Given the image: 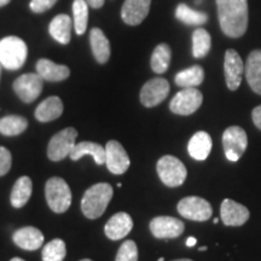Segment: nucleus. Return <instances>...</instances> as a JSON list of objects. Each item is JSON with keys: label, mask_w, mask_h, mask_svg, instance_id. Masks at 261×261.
<instances>
[{"label": "nucleus", "mask_w": 261, "mask_h": 261, "mask_svg": "<svg viewBox=\"0 0 261 261\" xmlns=\"http://www.w3.org/2000/svg\"><path fill=\"white\" fill-rule=\"evenodd\" d=\"M221 31L228 38H241L248 28V0H217Z\"/></svg>", "instance_id": "nucleus-1"}, {"label": "nucleus", "mask_w": 261, "mask_h": 261, "mask_svg": "<svg viewBox=\"0 0 261 261\" xmlns=\"http://www.w3.org/2000/svg\"><path fill=\"white\" fill-rule=\"evenodd\" d=\"M114 195L113 187L108 182H98L87 189L81 200V211L89 219H97L106 212Z\"/></svg>", "instance_id": "nucleus-2"}, {"label": "nucleus", "mask_w": 261, "mask_h": 261, "mask_svg": "<svg viewBox=\"0 0 261 261\" xmlns=\"http://www.w3.org/2000/svg\"><path fill=\"white\" fill-rule=\"evenodd\" d=\"M27 44L18 37H6L0 40V64L9 70H17L25 63Z\"/></svg>", "instance_id": "nucleus-3"}, {"label": "nucleus", "mask_w": 261, "mask_h": 261, "mask_svg": "<svg viewBox=\"0 0 261 261\" xmlns=\"http://www.w3.org/2000/svg\"><path fill=\"white\" fill-rule=\"evenodd\" d=\"M45 196L48 207L55 213H64L69 210L71 204V191L69 185L64 179L52 177L45 185Z\"/></svg>", "instance_id": "nucleus-4"}, {"label": "nucleus", "mask_w": 261, "mask_h": 261, "mask_svg": "<svg viewBox=\"0 0 261 261\" xmlns=\"http://www.w3.org/2000/svg\"><path fill=\"white\" fill-rule=\"evenodd\" d=\"M161 181L169 188H177L184 184L188 171L180 160L172 155L162 156L156 165Z\"/></svg>", "instance_id": "nucleus-5"}, {"label": "nucleus", "mask_w": 261, "mask_h": 261, "mask_svg": "<svg viewBox=\"0 0 261 261\" xmlns=\"http://www.w3.org/2000/svg\"><path fill=\"white\" fill-rule=\"evenodd\" d=\"M77 137V130L74 127L60 130L52 137L47 146V156L51 161L58 162L69 158L70 152L75 146V140Z\"/></svg>", "instance_id": "nucleus-6"}, {"label": "nucleus", "mask_w": 261, "mask_h": 261, "mask_svg": "<svg viewBox=\"0 0 261 261\" xmlns=\"http://www.w3.org/2000/svg\"><path fill=\"white\" fill-rule=\"evenodd\" d=\"M223 146L225 156L228 161H238L242 158L248 146L246 130L238 126L227 127L223 135Z\"/></svg>", "instance_id": "nucleus-7"}, {"label": "nucleus", "mask_w": 261, "mask_h": 261, "mask_svg": "<svg viewBox=\"0 0 261 261\" xmlns=\"http://www.w3.org/2000/svg\"><path fill=\"white\" fill-rule=\"evenodd\" d=\"M203 102V96L196 87L184 89L175 94L169 103V109L177 115H191L200 109Z\"/></svg>", "instance_id": "nucleus-8"}, {"label": "nucleus", "mask_w": 261, "mask_h": 261, "mask_svg": "<svg viewBox=\"0 0 261 261\" xmlns=\"http://www.w3.org/2000/svg\"><path fill=\"white\" fill-rule=\"evenodd\" d=\"M179 214L194 221H207L213 214V208L210 202L197 196H189L178 203Z\"/></svg>", "instance_id": "nucleus-9"}, {"label": "nucleus", "mask_w": 261, "mask_h": 261, "mask_svg": "<svg viewBox=\"0 0 261 261\" xmlns=\"http://www.w3.org/2000/svg\"><path fill=\"white\" fill-rule=\"evenodd\" d=\"M44 87V79L38 73H28L18 76L14 83V91L24 103L34 102L40 96Z\"/></svg>", "instance_id": "nucleus-10"}, {"label": "nucleus", "mask_w": 261, "mask_h": 261, "mask_svg": "<svg viewBox=\"0 0 261 261\" xmlns=\"http://www.w3.org/2000/svg\"><path fill=\"white\" fill-rule=\"evenodd\" d=\"M169 93V84L163 77H155L145 83L140 91V102L146 108L159 106Z\"/></svg>", "instance_id": "nucleus-11"}, {"label": "nucleus", "mask_w": 261, "mask_h": 261, "mask_svg": "<svg viewBox=\"0 0 261 261\" xmlns=\"http://www.w3.org/2000/svg\"><path fill=\"white\" fill-rule=\"evenodd\" d=\"M106 165L113 174L121 175L129 168L128 154L117 140H109L106 145Z\"/></svg>", "instance_id": "nucleus-12"}, {"label": "nucleus", "mask_w": 261, "mask_h": 261, "mask_svg": "<svg viewBox=\"0 0 261 261\" xmlns=\"http://www.w3.org/2000/svg\"><path fill=\"white\" fill-rule=\"evenodd\" d=\"M244 71L243 61L237 51L227 50L225 52V61H224V73L225 80L228 90L236 91L240 87L241 81H242V74Z\"/></svg>", "instance_id": "nucleus-13"}, {"label": "nucleus", "mask_w": 261, "mask_h": 261, "mask_svg": "<svg viewBox=\"0 0 261 261\" xmlns=\"http://www.w3.org/2000/svg\"><path fill=\"white\" fill-rule=\"evenodd\" d=\"M184 228V223L173 217H156L150 223V231L156 238H177Z\"/></svg>", "instance_id": "nucleus-14"}, {"label": "nucleus", "mask_w": 261, "mask_h": 261, "mask_svg": "<svg viewBox=\"0 0 261 261\" xmlns=\"http://www.w3.org/2000/svg\"><path fill=\"white\" fill-rule=\"evenodd\" d=\"M220 215L221 220L226 226H241L247 223L250 213L243 204L226 198L220 205Z\"/></svg>", "instance_id": "nucleus-15"}, {"label": "nucleus", "mask_w": 261, "mask_h": 261, "mask_svg": "<svg viewBox=\"0 0 261 261\" xmlns=\"http://www.w3.org/2000/svg\"><path fill=\"white\" fill-rule=\"evenodd\" d=\"M151 0H125L121 8V18L126 24L138 25L149 15Z\"/></svg>", "instance_id": "nucleus-16"}, {"label": "nucleus", "mask_w": 261, "mask_h": 261, "mask_svg": "<svg viewBox=\"0 0 261 261\" xmlns=\"http://www.w3.org/2000/svg\"><path fill=\"white\" fill-rule=\"evenodd\" d=\"M133 228V220L125 212L113 215L104 227V232L109 240L119 241L125 238Z\"/></svg>", "instance_id": "nucleus-17"}, {"label": "nucleus", "mask_w": 261, "mask_h": 261, "mask_svg": "<svg viewBox=\"0 0 261 261\" xmlns=\"http://www.w3.org/2000/svg\"><path fill=\"white\" fill-rule=\"evenodd\" d=\"M15 244L24 250H37L44 244V234L39 228L25 226L18 228L12 236Z\"/></svg>", "instance_id": "nucleus-18"}, {"label": "nucleus", "mask_w": 261, "mask_h": 261, "mask_svg": "<svg viewBox=\"0 0 261 261\" xmlns=\"http://www.w3.org/2000/svg\"><path fill=\"white\" fill-rule=\"evenodd\" d=\"M37 73L44 80L57 83L67 79L70 75V70L67 65L57 64L46 58H41L37 63Z\"/></svg>", "instance_id": "nucleus-19"}, {"label": "nucleus", "mask_w": 261, "mask_h": 261, "mask_svg": "<svg viewBox=\"0 0 261 261\" xmlns=\"http://www.w3.org/2000/svg\"><path fill=\"white\" fill-rule=\"evenodd\" d=\"M63 113V103L61 98L51 96L39 104L35 109V119L40 122H50L58 119Z\"/></svg>", "instance_id": "nucleus-20"}, {"label": "nucleus", "mask_w": 261, "mask_h": 261, "mask_svg": "<svg viewBox=\"0 0 261 261\" xmlns=\"http://www.w3.org/2000/svg\"><path fill=\"white\" fill-rule=\"evenodd\" d=\"M212 145H213V143H212L211 136L204 130H200V132L195 133L189 142V154L197 161H203L210 156Z\"/></svg>", "instance_id": "nucleus-21"}, {"label": "nucleus", "mask_w": 261, "mask_h": 261, "mask_svg": "<svg viewBox=\"0 0 261 261\" xmlns=\"http://www.w3.org/2000/svg\"><path fill=\"white\" fill-rule=\"evenodd\" d=\"M244 70L250 89L261 96V50L250 52Z\"/></svg>", "instance_id": "nucleus-22"}, {"label": "nucleus", "mask_w": 261, "mask_h": 261, "mask_svg": "<svg viewBox=\"0 0 261 261\" xmlns=\"http://www.w3.org/2000/svg\"><path fill=\"white\" fill-rule=\"evenodd\" d=\"M86 155L92 156L98 166L106 163V148L94 142H81L79 144H75L69 158L73 161H77Z\"/></svg>", "instance_id": "nucleus-23"}, {"label": "nucleus", "mask_w": 261, "mask_h": 261, "mask_svg": "<svg viewBox=\"0 0 261 261\" xmlns=\"http://www.w3.org/2000/svg\"><path fill=\"white\" fill-rule=\"evenodd\" d=\"M90 44L92 54L98 63L104 64L110 58V42L102 29L93 28L90 33Z\"/></svg>", "instance_id": "nucleus-24"}, {"label": "nucleus", "mask_w": 261, "mask_h": 261, "mask_svg": "<svg viewBox=\"0 0 261 261\" xmlns=\"http://www.w3.org/2000/svg\"><path fill=\"white\" fill-rule=\"evenodd\" d=\"M71 25L73 21L68 15H58L51 21L48 32L51 37L60 44L67 45L71 38Z\"/></svg>", "instance_id": "nucleus-25"}, {"label": "nucleus", "mask_w": 261, "mask_h": 261, "mask_svg": "<svg viewBox=\"0 0 261 261\" xmlns=\"http://www.w3.org/2000/svg\"><path fill=\"white\" fill-rule=\"evenodd\" d=\"M33 191V182L32 179L23 175L16 180L14 188H12L11 195H10V201H11L12 207L21 208L25 205L29 201Z\"/></svg>", "instance_id": "nucleus-26"}, {"label": "nucleus", "mask_w": 261, "mask_h": 261, "mask_svg": "<svg viewBox=\"0 0 261 261\" xmlns=\"http://www.w3.org/2000/svg\"><path fill=\"white\" fill-rule=\"evenodd\" d=\"M175 84L182 89L189 87H197L203 83L204 70L201 65H192V67L184 69L175 75Z\"/></svg>", "instance_id": "nucleus-27"}, {"label": "nucleus", "mask_w": 261, "mask_h": 261, "mask_svg": "<svg viewBox=\"0 0 261 261\" xmlns=\"http://www.w3.org/2000/svg\"><path fill=\"white\" fill-rule=\"evenodd\" d=\"M28 127L27 119L19 115H9L0 119V133L6 137H15L23 133Z\"/></svg>", "instance_id": "nucleus-28"}, {"label": "nucleus", "mask_w": 261, "mask_h": 261, "mask_svg": "<svg viewBox=\"0 0 261 261\" xmlns=\"http://www.w3.org/2000/svg\"><path fill=\"white\" fill-rule=\"evenodd\" d=\"M172 60L171 47L167 44H160L155 47L151 56V69L156 74H163L168 70Z\"/></svg>", "instance_id": "nucleus-29"}, {"label": "nucleus", "mask_w": 261, "mask_h": 261, "mask_svg": "<svg viewBox=\"0 0 261 261\" xmlns=\"http://www.w3.org/2000/svg\"><path fill=\"white\" fill-rule=\"evenodd\" d=\"M212 47V38L205 29L198 28L192 34V55L195 58H203Z\"/></svg>", "instance_id": "nucleus-30"}, {"label": "nucleus", "mask_w": 261, "mask_h": 261, "mask_svg": "<svg viewBox=\"0 0 261 261\" xmlns=\"http://www.w3.org/2000/svg\"><path fill=\"white\" fill-rule=\"evenodd\" d=\"M175 17L189 25H201L208 21L207 14L189 8L187 4H179L175 10Z\"/></svg>", "instance_id": "nucleus-31"}, {"label": "nucleus", "mask_w": 261, "mask_h": 261, "mask_svg": "<svg viewBox=\"0 0 261 261\" xmlns=\"http://www.w3.org/2000/svg\"><path fill=\"white\" fill-rule=\"evenodd\" d=\"M74 28L77 35H83L89 23V4L86 0H74Z\"/></svg>", "instance_id": "nucleus-32"}, {"label": "nucleus", "mask_w": 261, "mask_h": 261, "mask_svg": "<svg viewBox=\"0 0 261 261\" xmlns=\"http://www.w3.org/2000/svg\"><path fill=\"white\" fill-rule=\"evenodd\" d=\"M67 255V248L64 241L55 238L45 244L42 249V261H63Z\"/></svg>", "instance_id": "nucleus-33"}, {"label": "nucleus", "mask_w": 261, "mask_h": 261, "mask_svg": "<svg viewBox=\"0 0 261 261\" xmlns=\"http://www.w3.org/2000/svg\"><path fill=\"white\" fill-rule=\"evenodd\" d=\"M115 261H138V248L133 241H125L119 248Z\"/></svg>", "instance_id": "nucleus-34"}, {"label": "nucleus", "mask_w": 261, "mask_h": 261, "mask_svg": "<svg viewBox=\"0 0 261 261\" xmlns=\"http://www.w3.org/2000/svg\"><path fill=\"white\" fill-rule=\"evenodd\" d=\"M12 156L11 152L4 146H0V177L8 174L11 168Z\"/></svg>", "instance_id": "nucleus-35"}, {"label": "nucleus", "mask_w": 261, "mask_h": 261, "mask_svg": "<svg viewBox=\"0 0 261 261\" xmlns=\"http://www.w3.org/2000/svg\"><path fill=\"white\" fill-rule=\"evenodd\" d=\"M57 2L58 0H32L29 6L35 14H42V12L50 10Z\"/></svg>", "instance_id": "nucleus-36"}, {"label": "nucleus", "mask_w": 261, "mask_h": 261, "mask_svg": "<svg viewBox=\"0 0 261 261\" xmlns=\"http://www.w3.org/2000/svg\"><path fill=\"white\" fill-rule=\"evenodd\" d=\"M252 117H253V122L257 128L261 130V106L254 108L253 113H252Z\"/></svg>", "instance_id": "nucleus-37"}, {"label": "nucleus", "mask_w": 261, "mask_h": 261, "mask_svg": "<svg viewBox=\"0 0 261 261\" xmlns=\"http://www.w3.org/2000/svg\"><path fill=\"white\" fill-rule=\"evenodd\" d=\"M86 2L91 8L100 9L104 5V2H106V0H86Z\"/></svg>", "instance_id": "nucleus-38"}, {"label": "nucleus", "mask_w": 261, "mask_h": 261, "mask_svg": "<svg viewBox=\"0 0 261 261\" xmlns=\"http://www.w3.org/2000/svg\"><path fill=\"white\" fill-rule=\"evenodd\" d=\"M196 243H197V240H196L195 237H189L187 240V246L188 247H194Z\"/></svg>", "instance_id": "nucleus-39"}, {"label": "nucleus", "mask_w": 261, "mask_h": 261, "mask_svg": "<svg viewBox=\"0 0 261 261\" xmlns=\"http://www.w3.org/2000/svg\"><path fill=\"white\" fill-rule=\"evenodd\" d=\"M10 2H11V0H0V8H3V6L8 5Z\"/></svg>", "instance_id": "nucleus-40"}, {"label": "nucleus", "mask_w": 261, "mask_h": 261, "mask_svg": "<svg viewBox=\"0 0 261 261\" xmlns=\"http://www.w3.org/2000/svg\"><path fill=\"white\" fill-rule=\"evenodd\" d=\"M10 261H24V260L21 259V257H14V259H11Z\"/></svg>", "instance_id": "nucleus-41"}, {"label": "nucleus", "mask_w": 261, "mask_h": 261, "mask_svg": "<svg viewBox=\"0 0 261 261\" xmlns=\"http://www.w3.org/2000/svg\"><path fill=\"white\" fill-rule=\"evenodd\" d=\"M173 261H192L190 259H178V260H173Z\"/></svg>", "instance_id": "nucleus-42"}, {"label": "nucleus", "mask_w": 261, "mask_h": 261, "mask_svg": "<svg viewBox=\"0 0 261 261\" xmlns=\"http://www.w3.org/2000/svg\"><path fill=\"white\" fill-rule=\"evenodd\" d=\"M200 250H201V252H204V250H207V247H201Z\"/></svg>", "instance_id": "nucleus-43"}, {"label": "nucleus", "mask_w": 261, "mask_h": 261, "mask_svg": "<svg viewBox=\"0 0 261 261\" xmlns=\"http://www.w3.org/2000/svg\"><path fill=\"white\" fill-rule=\"evenodd\" d=\"M213 223L214 224H218V223H219V219H218V218H215V219L213 220Z\"/></svg>", "instance_id": "nucleus-44"}, {"label": "nucleus", "mask_w": 261, "mask_h": 261, "mask_svg": "<svg viewBox=\"0 0 261 261\" xmlns=\"http://www.w3.org/2000/svg\"><path fill=\"white\" fill-rule=\"evenodd\" d=\"M158 261H165V259H163V257H160V259H159Z\"/></svg>", "instance_id": "nucleus-45"}, {"label": "nucleus", "mask_w": 261, "mask_h": 261, "mask_svg": "<svg viewBox=\"0 0 261 261\" xmlns=\"http://www.w3.org/2000/svg\"><path fill=\"white\" fill-rule=\"evenodd\" d=\"M80 261H92V260H90V259H84V260H80Z\"/></svg>", "instance_id": "nucleus-46"}, {"label": "nucleus", "mask_w": 261, "mask_h": 261, "mask_svg": "<svg viewBox=\"0 0 261 261\" xmlns=\"http://www.w3.org/2000/svg\"><path fill=\"white\" fill-rule=\"evenodd\" d=\"M2 67H3V65H2V64H0V73H2Z\"/></svg>", "instance_id": "nucleus-47"}]
</instances>
